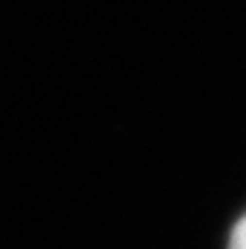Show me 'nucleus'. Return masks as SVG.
<instances>
[{"mask_svg": "<svg viewBox=\"0 0 246 249\" xmlns=\"http://www.w3.org/2000/svg\"><path fill=\"white\" fill-rule=\"evenodd\" d=\"M226 249H246V215L235 224L232 235H229V247Z\"/></svg>", "mask_w": 246, "mask_h": 249, "instance_id": "obj_1", "label": "nucleus"}]
</instances>
